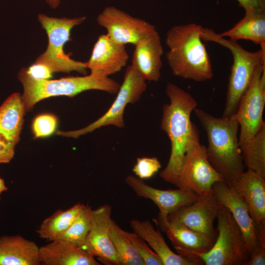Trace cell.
Listing matches in <instances>:
<instances>
[{
	"instance_id": "d6986e66",
	"label": "cell",
	"mask_w": 265,
	"mask_h": 265,
	"mask_svg": "<svg viewBox=\"0 0 265 265\" xmlns=\"http://www.w3.org/2000/svg\"><path fill=\"white\" fill-rule=\"evenodd\" d=\"M229 184L243 198L255 223H265V178L247 169Z\"/></svg>"
},
{
	"instance_id": "f1b7e54d",
	"label": "cell",
	"mask_w": 265,
	"mask_h": 265,
	"mask_svg": "<svg viewBox=\"0 0 265 265\" xmlns=\"http://www.w3.org/2000/svg\"><path fill=\"white\" fill-rule=\"evenodd\" d=\"M124 232L144 265H163L159 257L142 238L134 232Z\"/></svg>"
},
{
	"instance_id": "2e32d148",
	"label": "cell",
	"mask_w": 265,
	"mask_h": 265,
	"mask_svg": "<svg viewBox=\"0 0 265 265\" xmlns=\"http://www.w3.org/2000/svg\"><path fill=\"white\" fill-rule=\"evenodd\" d=\"M129 57L126 46L115 43L106 34H103L98 37L90 58L85 62L91 74L109 77L126 66Z\"/></svg>"
},
{
	"instance_id": "f546056e",
	"label": "cell",
	"mask_w": 265,
	"mask_h": 265,
	"mask_svg": "<svg viewBox=\"0 0 265 265\" xmlns=\"http://www.w3.org/2000/svg\"><path fill=\"white\" fill-rule=\"evenodd\" d=\"M57 124V119L54 115L51 114L39 115L33 121V133L36 138L49 136L55 132Z\"/></svg>"
},
{
	"instance_id": "30bf717a",
	"label": "cell",
	"mask_w": 265,
	"mask_h": 265,
	"mask_svg": "<svg viewBox=\"0 0 265 265\" xmlns=\"http://www.w3.org/2000/svg\"><path fill=\"white\" fill-rule=\"evenodd\" d=\"M265 106V62L257 67L233 115L240 127L239 145L255 135L265 125L263 119Z\"/></svg>"
},
{
	"instance_id": "ac0fdd59",
	"label": "cell",
	"mask_w": 265,
	"mask_h": 265,
	"mask_svg": "<svg viewBox=\"0 0 265 265\" xmlns=\"http://www.w3.org/2000/svg\"><path fill=\"white\" fill-rule=\"evenodd\" d=\"M163 53L161 38L156 30L134 46L131 65L146 81L157 82L161 77Z\"/></svg>"
},
{
	"instance_id": "4fadbf2b",
	"label": "cell",
	"mask_w": 265,
	"mask_h": 265,
	"mask_svg": "<svg viewBox=\"0 0 265 265\" xmlns=\"http://www.w3.org/2000/svg\"><path fill=\"white\" fill-rule=\"evenodd\" d=\"M111 210L106 204L92 210L91 228L81 247L103 264L120 265L109 235Z\"/></svg>"
},
{
	"instance_id": "6da1fadb",
	"label": "cell",
	"mask_w": 265,
	"mask_h": 265,
	"mask_svg": "<svg viewBox=\"0 0 265 265\" xmlns=\"http://www.w3.org/2000/svg\"><path fill=\"white\" fill-rule=\"evenodd\" d=\"M193 111L207 134L206 151L209 161L224 182L231 184L244 172L238 142V122L233 115L215 117L197 107Z\"/></svg>"
},
{
	"instance_id": "7402d4cb",
	"label": "cell",
	"mask_w": 265,
	"mask_h": 265,
	"mask_svg": "<svg viewBox=\"0 0 265 265\" xmlns=\"http://www.w3.org/2000/svg\"><path fill=\"white\" fill-rule=\"evenodd\" d=\"M130 225L133 232L148 244L161 259L163 265H193L170 249L160 232L155 230L149 220L132 219Z\"/></svg>"
},
{
	"instance_id": "8d00e7d4",
	"label": "cell",
	"mask_w": 265,
	"mask_h": 265,
	"mask_svg": "<svg viewBox=\"0 0 265 265\" xmlns=\"http://www.w3.org/2000/svg\"><path fill=\"white\" fill-rule=\"evenodd\" d=\"M8 187L6 186L4 180L0 177V200L1 194L4 191H7Z\"/></svg>"
},
{
	"instance_id": "d590c367",
	"label": "cell",
	"mask_w": 265,
	"mask_h": 265,
	"mask_svg": "<svg viewBox=\"0 0 265 265\" xmlns=\"http://www.w3.org/2000/svg\"><path fill=\"white\" fill-rule=\"evenodd\" d=\"M45 1L52 8L57 7L60 2V0H45Z\"/></svg>"
},
{
	"instance_id": "d6a6232c",
	"label": "cell",
	"mask_w": 265,
	"mask_h": 265,
	"mask_svg": "<svg viewBox=\"0 0 265 265\" xmlns=\"http://www.w3.org/2000/svg\"><path fill=\"white\" fill-rule=\"evenodd\" d=\"M15 145L0 133V164L9 163L15 154Z\"/></svg>"
},
{
	"instance_id": "7a4b0ae2",
	"label": "cell",
	"mask_w": 265,
	"mask_h": 265,
	"mask_svg": "<svg viewBox=\"0 0 265 265\" xmlns=\"http://www.w3.org/2000/svg\"><path fill=\"white\" fill-rule=\"evenodd\" d=\"M165 91L170 103L163 106L160 128L170 140L171 152L168 163L159 175L165 182L174 184L180 172L192 131L190 115L197 103L190 93L174 83H168Z\"/></svg>"
},
{
	"instance_id": "e575fe53",
	"label": "cell",
	"mask_w": 265,
	"mask_h": 265,
	"mask_svg": "<svg viewBox=\"0 0 265 265\" xmlns=\"http://www.w3.org/2000/svg\"><path fill=\"white\" fill-rule=\"evenodd\" d=\"M245 11L265 10V3L261 0H236Z\"/></svg>"
},
{
	"instance_id": "44dd1931",
	"label": "cell",
	"mask_w": 265,
	"mask_h": 265,
	"mask_svg": "<svg viewBox=\"0 0 265 265\" xmlns=\"http://www.w3.org/2000/svg\"><path fill=\"white\" fill-rule=\"evenodd\" d=\"M40 247L23 236H0V265H41Z\"/></svg>"
},
{
	"instance_id": "603a6c76",
	"label": "cell",
	"mask_w": 265,
	"mask_h": 265,
	"mask_svg": "<svg viewBox=\"0 0 265 265\" xmlns=\"http://www.w3.org/2000/svg\"><path fill=\"white\" fill-rule=\"evenodd\" d=\"M26 111L22 96L18 92L12 94L0 106V133L15 145L20 139Z\"/></svg>"
},
{
	"instance_id": "9a60e30c",
	"label": "cell",
	"mask_w": 265,
	"mask_h": 265,
	"mask_svg": "<svg viewBox=\"0 0 265 265\" xmlns=\"http://www.w3.org/2000/svg\"><path fill=\"white\" fill-rule=\"evenodd\" d=\"M212 191L219 203L231 213L243 235L250 255L258 242L255 223L243 198L230 184L224 181L215 183Z\"/></svg>"
},
{
	"instance_id": "4dcf8cb0",
	"label": "cell",
	"mask_w": 265,
	"mask_h": 265,
	"mask_svg": "<svg viewBox=\"0 0 265 265\" xmlns=\"http://www.w3.org/2000/svg\"><path fill=\"white\" fill-rule=\"evenodd\" d=\"M161 167L160 162L156 157L138 158L132 171L138 178L147 179L152 177Z\"/></svg>"
},
{
	"instance_id": "ba28073f",
	"label": "cell",
	"mask_w": 265,
	"mask_h": 265,
	"mask_svg": "<svg viewBox=\"0 0 265 265\" xmlns=\"http://www.w3.org/2000/svg\"><path fill=\"white\" fill-rule=\"evenodd\" d=\"M224 181L209 161L206 146L202 144L197 126L193 123L180 172L173 185L198 196L212 192L213 185Z\"/></svg>"
},
{
	"instance_id": "e0dca14e",
	"label": "cell",
	"mask_w": 265,
	"mask_h": 265,
	"mask_svg": "<svg viewBox=\"0 0 265 265\" xmlns=\"http://www.w3.org/2000/svg\"><path fill=\"white\" fill-rule=\"evenodd\" d=\"M156 223L164 232L177 253L191 262L195 254L208 251L214 241L186 227L158 217Z\"/></svg>"
},
{
	"instance_id": "3957f363",
	"label": "cell",
	"mask_w": 265,
	"mask_h": 265,
	"mask_svg": "<svg viewBox=\"0 0 265 265\" xmlns=\"http://www.w3.org/2000/svg\"><path fill=\"white\" fill-rule=\"evenodd\" d=\"M195 23L175 25L167 32L166 59L172 74L197 82L211 80L213 74L211 59Z\"/></svg>"
},
{
	"instance_id": "484cf974",
	"label": "cell",
	"mask_w": 265,
	"mask_h": 265,
	"mask_svg": "<svg viewBox=\"0 0 265 265\" xmlns=\"http://www.w3.org/2000/svg\"><path fill=\"white\" fill-rule=\"evenodd\" d=\"M239 147L244 166L265 178V125Z\"/></svg>"
},
{
	"instance_id": "cb8c5ba5",
	"label": "cell",
	"mask_w": 265,
	"mask_h": 265,
	"mask_svg": "<svg viewBox=\"0 0 265 265\" xmlns=\"http://www.w3.org/2000/svg\"><path fill=\"white\" fill-rule=\"evenodd\" d=\"M219 34L237 41L250 40L265 49V10L246 11L244 16L233 27Z\"/></svg>"
},
{
	"instance_id": "5bb4252c",
	"label": "cell",
	"mask_w": 265,
	"mask_h": 265,
	"mask_svg": "<svg viewBox=\"0 0 265 265\" xmlns=\"http://www.w3.org/2000/svg\"><path fill=\"white\" fill-rule=\"evenodd\" d=\"M125 182L138 197L150 199L158 206L159 210L158 217L161 218L167 217L169 214L192 204L199 196L187 189L156 188L132 175L128 176Z\"/></svg>"
},
{
	"instance_id": "836d02e7",
	"label": "cell",
	"mask_w": 265,
	"mask_h": 265,
	"mask_svg": "<svg viewBox=\"0 0 265 265\" xmlns=\"http://www.w3.org/2000/svg\"><path fill=\"white\" fill-rule=\"evenodd\" d=\"M265 247L258 245L251 253L245 265H265Z\"/></svg>"
},
{
	"instance_id": "52a82bcc",
	"label": "cell",
	"mask_w": 265,
	"mask_h": 265,
	"mask_svg": "<svg viewBox=\"0 0 265 265\" xmlns=\"http://www.w3.org/2000/svg\"><path fill=\"white\" fill-rule=\"evenodd\" d=\"M37 18L47 33L48 45L45 52L36 59L35 62L48 66L53 73L76 71L86 75V62L71 58V53L66 54L64 51L65 44L71 40L72 29L84 22L86 17L58 18L40 14Z\"/></svg>"
},
{
	"instance_id": "9c48e42d",
	"label": "cell",
	"mask_w": 265,
	"mask_h": 265,
	"mask_svg": "<svg viewBox=\"0 0 265 265\" xmlns=\"http://www.w3.org/2000/svg\"><path fill=\"white\" fill-rule=\"evenodd\" d=\"M146 89V81L132 65H129L125 70L123 82L115 100L102 116L82 129L65 132L57 131L56 134L77 138L103 127L112 125L123 128V115L127 106L138 101Z\"/></svg>"
},
{
	"instance_id": "8992f818",
	"label": "cell",
	"mask_w": 265,
	"mask_h": 265,
	"mask_svg": "<svg viewBox=\"0 0 265 265\" xmlns=\"http://www.w3.org/2000/svg\"><path fill=\"white\" fill-rule=\"evenodd\" d=\"M217 236L207 252L195 254L196 265H245L249 258L243 235L229 210L221 205L218 215Z\"/></svg>"
},
{
	"instance_id": "8fae6325",
	"label": "cell",
	"mask_w": 265,
	"mask_h": 265,
	"mask_svg": "<svg viewBox=\"0 0 265 265\" xmlns=\"http://www.w3.org/2000/svg\"><path fill=\"white\" fill-rule=\"evenodd\" d=\"M97 22L106 30L109 38L124 46L130 44L134 46L157 30L148 22L113 6L106 7L98 15Z\"/></svg>"
},
{
	"instance_id": "7c38bea8",
	"label": "cell",
	"mask_w": 265,
	"mask_h": 265,
	"mask_svg": "<svg viewBox=\"0 0 265 265\" xmlns=\"http://www.w3.org/2000/svg\"><path fill=\"white\" fill-rule=\"evenodd\" d=\"M220 205L212 191L199 196L192 204L169 214L167 220L183 225L215 241L217 232L213 223Z\"/></svg>"
},
{
	"instance_id": "4316f807",
	"label": "cell",
	"mask_w": 265,
	"mask_h": 265,
	"mask_svg": "<svg viewBox=\"0 0 265 265\" xmlns=\"http://www.w3.org/2000/svg\"><path fill=\"white\" fill-rule=\"evenodd\" d=\"M109 235L120 265H144L124 231L112 219L109 226Z\"/></svg>"
},
{
	"instance_id": "d4e9b609",
	"label": "cell",
	"mask_w": 265,
	"mask_h": 265,
	"mask_svg": "<svg viewBox=\"0 0 265 265\" xmlns=\"http://www.w3.org/2000/svg\"><path fill=\"white\" fill-rule=\"evenodd\" d=\"M84 204L77 203L65 210H59L45 219L37 230L39 236L47 240L58 239L70 227Z\"/></svg>"
},
{
	"instance_id": "83f0119b",
	"label": "cell",
	"mask_w": 265,
	"mask_h": 265,
	"mask_svg": "<svg viewBox=\"0 0 265 265\" xmlns=\"http://www.w3.org/2000/svg\"><path fill=\"white\" fill-rule=\"evenodd\" d=\"M92 211L90 206L83 205L70 227L58 239L81 247L91 228Z\"/></svg>"
},
{
	"instance_id": "ffe728a7",
	"label": "cell",
	"mask_w": 265,
	"mask_h": 265,
	"mask_svg": "<svg viewBox=\"0 0 265 265\" xmlns=\"http://www.w3.org/2000/svg\"><path fill=\"white\" fill-rule=\"evenodd\" d=\"M39 255L41 265H100L81 247L60 239L40 247Z\"/></svg>"
},
{
	"instance_id": "277c9868",
	"label": "cell",
	"mask_w": 265,
	"mask_h": 265,
	"mask_svg": "<svg viewBox=\"0 0 265 265\" xmlns=\"http://www.w3.org/2000/svg\"><path fill=\"white\" fill-rule=\"evenodd\" d=\"M18 77L24 88L22 97L26 111L31 110L36 103L48 98L59 96L73 97L90 90L115 94L120 86L117 81L109 77L91 74L57 80H35L29 77L25 68H23L18 73Z\"/></svg>"
},
{
	"instance_id": "1f68e13d",
	"label": "cell",
	"mask_w": 265,
	"mask_h": 265,
	"mask_svg": "<svg viewBox=\"0 0 265 265\" xmlns=\"http://www.w3.org/2000/svg\"><path fill=\"white\" fill-rule=\"evenodd\" d=\"M25 70L29 77L35 80H50L53 77V73L48 66L37 62L27 68H25Z\"/></svg>"
},
{
	"instance_id": "74e56055",
	"label": "cell",
	"mask_w": 265,
	"mask_h": 265,
	"mask_svg": "<svg viewBox=\"0 0 265 265\" xmlns=\"http://www.w3.org/2000/svg\"><path fill=\"white\" fill-rule=\"evenodd\" d=\"M263 2L265 3V0H261Z\"/></svg>"
},
{
	"instance_id": "5b68a950",
	"label": "cell",
	"mask_w": 265,
	"mask_h": 265,
	"mask_svg": "<svg viewBox=\"0 0 265 265\" xmlns=\"http://www.w3.org/2000/svg\"><path fill=\"white\" fill-rule=\"evenodd\" d=\"M200 36L203 41L213 42L228 49L233 55L222 116L230 117L236 112L239 100L249 85L257 67L265 62V49L247 51L237 41L226 39L208 28H202Z\"/></svg>"
}]
</instances>
